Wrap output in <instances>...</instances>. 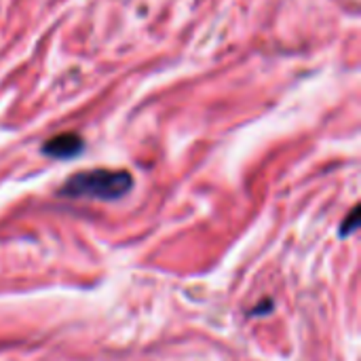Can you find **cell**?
Wrapping results in <instances>:
<instances>
[{
    "label": "cell",
    "instance_id": "6da1fadb",
    "mask_svg": "<svg viewBox=\"0 0 361 361\" xmlns=\"http://www.w3.org/2000/svg\"><path fill=\"white\" fill-rule=\"evenodd\" d=\"M133 188V176L125 169H91L70 176L59 188L61 197L116 201Z\"/></svg>",
    "mask_w": 361,
    "mask_h": 361
},
{
    "label": "cell",
    "instance_id": "277c9868",
    "mask_svg": "<svg viewBox=\"0 0 361 361\" xmlns=\"http://www.w3.org/2000/svg\"><path fill=\"white\" fill-rule=\"evenodd\" d=\"M271 311H273V300H264L262 305L252 309V315H264V313H271Z\"/></svg>",
    "mask_w": 361,
    "mask_h": 361
},
{
    "label": "cell",
    "instance_id": "3957f363",
    "mask_svg": "<svg viewBox=\"0 0 361 361\" xmlns=\"http://www.w3.org/2000/svg\"><path fill=\"white\" fill-rule=\"evenodd\" d=\"M360 216H361V209L360 205H355L351 212H349V216L343 220V224H341V231H338V235L341 237H351L357 228H360Z\"/></svg>",
    "mask_w": 361,
    "mask_h": 361
},
{
    "label": "cell",
    "instance_id": "7a4b0ae2",
    "mask_svg": "<svg viewBox=\"0 0 361 361\" xmlns=\"http://www.w3.org/2000/svg\"><path fill=\"white\" fill-rule=\"evenodd\" d=\"M85 150V140L78 133H59L53 135L51 140H47L42 144V154L51 157V159H59V161H68L78 157Z\"/></svg>",
    "mask_w": 361,
    "mask_h": 361
}]
</instances>
